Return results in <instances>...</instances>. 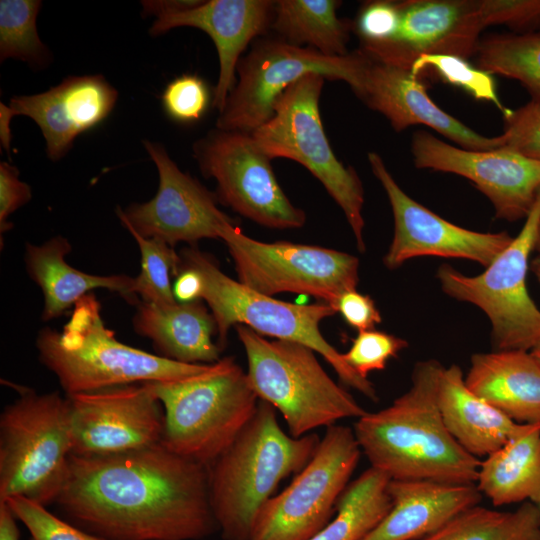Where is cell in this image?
Listing matches in <instances>:
<instances>
[{
    "mask_svg": "<svg viewBox=\"0 0 540 540\" xmlns=\"http://www.w3.org/2000/svg\"><path fill=\"white\" fill-rule=\"evenodd\" d=\"M444 367L435 359L416 363L411 387L392 404L357 419L354 433L371 467L391 480L475 484L481 461L447 430L438 406Z\"/></svg>",
    "mask_w": 540,
    "mask_h": 540,
    "instance_id": "2",
    "label": "cell"
},
{
    "mask_svg": "<svg viewBox=\"0 0 540 540\" xmlns=\"http://www.w3.org/2000/svg\"><path fill=\"white\" fill-rule=\"evenodd\" d=\"M475 56L478 68L518 81L532 100H540V31L488 35Z\"/></svg>",
    "mask_w": 540,
    "mask_h": 540,
    "instance_id": "32",
    "label": "cell"
},
{
    "mask_svg": "<svg viewBox=\"0 0 540 540\" xmlns=\"http://www.w3.org/2000/svg\"><path fill=\"white\" fill-rule=\"evenodd\" d=\"M540 224V193L520 233L477 276H466L443 264L437 270L448 296L479 307L492 326L495 350L530 351L540 341V309L529 295V257Z\"/></svg>",
    "mask_w": 540,
    "mask_h": 540,
    "instance_id": "10",
    "label": "cell"
},
{
    "mask_svg": "<svg viewBox=\"0 0 540 540\" xmlns=\"http://www.w3.org/2000/svg\"><path fill=\"white\" fill-rule=\"evenodd\" d=\"M39 360L58 379L66 396L154 381H177L206 371L210 364H187L128 346L105 326L101 305L87 294L58 332L42 329Z\"/></svg>",
    "mask_w": 540,
    "mask_h": 540,
    "instance_id": "4",
    "label": "cell"
},
{
    "mask_svg": "<svg viewBox=\"0 0 540 540\" xmlns=\"http://www.w3.org/2000/svg\"><path fill=\"white\" fill-rule=\"evenodd\" d=\"M138 244L141 255V270L135 277L134 292L141 301L160 306L177 302L170 282V273L177 274L180 255L173 247L155 238H144L129 231Z\"/></svg>",
    "mask_w": 540,
    "mask_h": 540,
    "instance_id": "34",
    "label": "cell"
},
{
    "mask_svg": "<svg viewBox=\"0 0 540 540\" xmlns=\"http://www.w3.org/2000/svg\"><path fill=\"white\" fill-rule=\"evenodd\" d=\"M248 362V379L258 396L279 411L289 434L299 438L367 411L326 373L315 351L287 340H268L236 325Z\"/></svg>",
    "mask_w": 540,
    "mask_h": 540,
    "instance_id": "7",
    "label": "cell"
},
{
    "mask_svg": "<svg viewBox=\"0 0 540 540\" xmlns=\"http://www.w3.org/2000/svg\"><path fill=\"white\" fill-rule=\"evenodd\" d=\"M117 90L102 75L69 76L49 90L0 103V139L10 150V122L14 116L31 118L41 129L47 156L57 161L80 134L104 121L117 102Z\"/></svg>",
    "mask_w": 540,
    "mask_h": 540,
    "instance_id": "20",
    "label": "cell"
},
{
    "mask_svg": "<svg viewBox=\"0 0 540 540\" xmlns=\"http://www.w3.org/2000/svg\"><path fill=\"white\" fill-rule=\"evenodd\" d=\"M388 493L391 510L362 540H421L482 499L475 484L426 480H390Z\"/></svg>",
    "mask_w": 540,
    "mask_h": 540,
    "instance_id": "23",
    "label": "cell"
},
{
    "mask_svg": "<svg viewBox=\"0 0 540 540\" xmlns=\"http://www.w3.org/2000/svg\"><path fill=\"white\" fill-rule=\"evenodd\" d=\"M132 324L162 357L187 364H213L220 359L222 349L212 339L216 321L200 300L170 306L140 301Z\"/></svg>",
    "mask_w": 540,
    "mask_h": 540,
    "instance_id": "25",
    "label": "cell"
},
{
    "mask_svg": "<svg viewBox=\"0 0 540 540\" xmlns=\"http://www.w3.org/2000/svg\"><path fill=\"white\" fill-rule=\"evenodd\" d=\"M421 540H540V510L531 501L509 512L476 505Z\"/></svg>",
    "mask_w": 540,
    "mask_h": 540,
    "instance_id": "31",
    "label": "cell"
},
{
    "mask_svg": "<svg viewBox=\"0 0 540 540\" xmlns=\"http://www.w3.org/2000/svg\"><path fill=\"white\" fill-rule=\"evenodd\" d=\"M71 453L68 398L21 389L0 415V501L21 496L55 503Z\"/></svg>",
    "mask_w": 540,
    "mask_h": 540,
    "instance_id": "8",
    "label": "cell"
},
{
    "mask_svg": "<svg viewBox=\"0 0 540 540\" xmlns=\"http://www.w3.org/2000/svg\"><path fill=\"white\" fill-rule=\"evenodd\" d=\"M30 533L31 540H107L69 523L46 506L21 496L4 500Z\"/></svg>",
    "mask_w": 540,
    "mask_h": 540,
    "instance_id": "36",
    "label": "cell"
},
{
    "mask_svg": "<svg viewBox=\"0 0 540 540\" xmlns=\"http://www.w3.org/2000/svg\"><path fill=\"white\" fill-rule=\"evenodd\" d=\"M31 199L30 186L20 180L19 170L7 162L0 163V231L12 227L8 217Z\"/></svg>",
    "mask_w": 540,
    "mask_h": 540,
    "instance_id": "42",
    "label": "cell"
},
{
    "mask_svg": "<svg viewBox=\"0 0 540 540\" xmlns=\"http://www.w3.org/2000/svg\"><path fill=\"white\" fill-rule=\"evenodd\" d=\"M534 250H536L538 253H540V224H539L538 231H537Z\"/></svg>",
    "mask_w": 540,
    "mask_h": 540,
    "instance_id": "47",
    "label": "cell"
},
{
    "mask_svg": "<svg viewBox=\"0 0 540 540\" xmlns=\"http://www.w3.org/2000/svg\"><path fill=\"white\" fill-rule=\"evenodd\" d=\"M40 0L0 1V61L19 59L35 69L52 61L47 46L40 40L36 19Z\"/></svg>",
    "mask_w": 540,
    "mask_h": 540,
    "instance_id": "33",
    "label": "cell"
},
{
    "mask_svg": "<svg viewBox=\"0 0 540 540\" xmlns=\"http://www.w3.org/2000/svg\"><path fill=\"white\" fill-rule=\"evenodd\" d=\"M164 412L162 444L210 466L254 416L259 398L233 357L220 358L201 374L147 382Z\"/></svg>",
    "mask_w": 540,
    "mask_h": 540,
    "instance_id": "5",
    "label": "cell"
},
{
    "mask_svg": "<svg viewBox=\"0 0 540 540\" xmlns=\"http://www.w3.org/2000/svg\"><path fill=\"white\" fill-rule=\"evenodd\" d=\"M70 252L71 244L63 236L53 237L41 245H26V269L30 278L42 290L44 321L61 316L97 288L115 291L131 302L137 301L134 292L135 277L82 272L66 262L65 256Z\"/></svg>",
    "mask_w": 540,
    "mask_h": 540,
    "instance_id": "26",
    "label": "cell"
},
{
    "mask_svg": "<svg viewBox=\"0 0 540 540\" xmlns=\"http://www.w3.org/2000/svg\"><path fill=\"white\" fill-rule=\"evenodd\" d=\"M161 100L165 113L172 120L191 123L205 114L212 99L208 85L201 77L183 74L167 84Z\"/></svg>",
    "mask_w": 540,
    "mask_h": 540,
    "instance_id": "37",
    "label": "cell"
},
{
    "mask_svg": "<svg viewBox=\"0 0 540 540\" xmlns=\"http://www.w3.org/2000/svg\"><path fill=\"white\" fill-rule=\"evenodd\" d=\"M319 442L315 433H285L275 408L259 400L249 423L209 466L210 505L223 540H250L260 508L283 479L304 468Z\"/></svg>",
    "mask_w": 540,
    "mask_h": 540,
    "instance_id": "3",
    "label": "cell"
},
{
    "mask_svg": "<svg viewBox=\"0 0 540 540\" xmlns=\"http://www.w3.org/2000/svg\"><path fill=\"white\" fill-rule=\"evenodd\" d=\"M275 1L271 0H144L143 16H155L149 29L159 36L177 27L202 30L215 44L219 76L212 106L223 110L235 87L236 68L247 46L270 30Z\"/></svg>",
    "mask_w": 540,
    "mask_h": 540,
    "instance_id": "18",
    "label": "cell"
},
{
    "mask_svg": "<svg viewBox=\"0 0 540 540\" xmlns=\"http://www.w3.org/2000/svg\"><path fill=\"white\" fill-rule=\"evenodd\" d=\"M390 478L371 467L348 484L336 506V516L309 540H362L392 508Z\"/></svg>",
    "mask_w": 540,
    "mask_h": 540,
    "instance_id": "30",
    "label": "cell"
},
{
    "mask_svg": "<svg viewBox=\"0 0 540 540\" xmlns=\"http://www.w3.org/2000/svg\"><path fill=\"white\" fill-rule=\"evenodd\" d=\"M531 270L536 276L539 284H540V255L537 256L535 259L531 262Z\"/></svg>",
    "mask_w": 540,
    "mask_h": 540,
    "instance_id": "45",
    "label": "cell"
},
{
    "mask_svg": "<svg viewBox=\"0 0 540 540\" xmlns=\"http://www.w3.org/2000/svg\"><path fill=\"white\" fill-rule=\"evenodd\" d=\"M478 490L495 506L540 503V423H522L498 450L481 461Z\"/></svg>",
    "mask_w": 540,
    "mask_h": 540,
    "instance_id": "28",
    "label": "cell"
},
{
    "mask_svg": "<svg viewBox=\"0 0 540 540\" xmlns=\"http://www.w3.org/2000/svg\"><path fill=\"white\" fill-rule=\"evenodd\" d=\"M353 30L361 41L360 47L387 42L395 34L399 22L398 1L376 0L362 5Z\"/></svg>",
    "mask_w": 540,
    "mask_h": 540,
    "instance_id": "41",
    "label": "cell"
},
{
    "mask_svg": "<svg viewBox=\"0 0 540 540\" xmlns=\"http://www.w3.org/2000/svg\"><path fill=\"white\" fill-rule=\"evenodd\" d=\"M485 27L505 25L516 34L540 31V0H478Z\"/></svg>",
    "mask_w": 540,
    "mask_h": 540,
    "instance_id": "40",
    "label": "cell"
},
{
    "mask_svg": "<svg viewBox=\"0 0 540 540\" xmlns=\"http://www.w3.org/2000/svg\"><path fill=\"white\" fill-rule=\"evenodd\" d=\"M530 353L540 364V341L530 350Z\"/></svg>",
    "mask_w": 540,
    "mask_h": 540,
    "instance_id": "46",
    "label": "cell"
},
{
    "mask_svg": "<svg viewBox=\"0 0 540 540\" xmlns=\"http://www.w3.org/2000/svg\"><path fill=\"white\" fill-rule=\"evenodd\" d=\"M437 400L449 433L476 458L487 457L501 448L522 424L474 394L456 364L444 367Z\"/></svg>",
    "mask_w": 540,
    "mask_h": 540,
    "instance_id": "27",
    "label": "cell"
},
{
    "mask_svg": "<svg viewBox=\"0 0 540 540\" xmlns=\"http://www.w3.org/2000/svg\"><path fill=\"white\" fill-rule=\"evenodd\" d=\"M354 430L327 427L304 468L260 508L250 540H309L336 511L361 456Z\"/></svg>",
    "mask_w": 540,
    "mask_h": 540,
    "instance_id": "11",
    "label": "cell"
},
{
    "mask_svg": "<svg viewBox=\"0 0 540 540\" xmlns=\"http://www.w3.org/2000/svg\"><path fill=\"white\" fill-rule=\"evenodd\" d=\"M407 346L408 342L402 338L372 329L359 332L343 357L359 375L367 378L370 372L383 370L388 360L397 357Z\"/></svg>",
    "mask_w": 540,
    "mask_h": 540,
    "instance_id": "38",
    "label": "cell"
},
{
    "mask_svg": "<svg viewBox=\"0 0 540 540\" xmlns=\"http://www.w3.org/2000/svg\"><path fill=\"white\" fill-rule=\"evenodd\" d=\"M325 80L310 73L290 85L276 103L273 117L251 134L271 159L296 161L322 183L364 252L363 185L354 168L336 157L324 131L319 99Z\"/></svg>",
    "mask_w": 540,
    "mask_h": 540,
    "instance_id": "9",
    "label": "cell"
},
{
    "mask_svg": "<svg viewBox=\"0 0 540 540\" xmlns=\"http://www.w3.org/2000/svg\"><path fill=\"white\" fill-rule=\"evenodd\" d=\"M411 72L419 79L427 74L437 76L477 100L493 103L502 114L508 110L499 100L492 75L472 66L464 58L444 54L423 55L413 63Z\"/></svg>",
    "mask_w": 540,
    "mask_h": 540,
    "instance_id": "35",
    "label": "cell"
},
{
    "mask_svg": "<svg viewBox=\"0 0 540 540\" xmlns=\"http://www.w3.org/2000/svg\"><path fill=\"white\" fill-rule=\"evenodd\" d=\"M220 239L233 259L238 281L261 294L310 295L336 310L339 297L357 288L359 260L346 252L286 241H258L243 234L236 223L227 225Z\"/></svg>",
    "mask_w": 540,
    "mask_h": 540,
    "instance_id": "12",
    "label": "cell"
},
{
    "mask_svg": "<svg viewBox=\"0 0 540 540\" xmlns=\"http://www.w3.org/2000/svg\"><path fill=\"white\" fill-rule=\"evenodd\" d=\"M180 265L197 272L200 278L199 300L211 309L217 324V344L222 349L231 327L245 325L260 335L297 342L320 354L339 379L377 402L373 384L359 375L344 360L343 353L321 334L320 322L337 313L330 304H294L256 292L224 274L212 258L196 248L180 254Z\"/></svg>",
    "mask_w": 540,
    "mask_h": 540,
    "instance_id": "6",
    "label": "cell"
},
{
    "mask_svg": "<svg viewBox=\"0 0 540 540\" xmlns=\"http://www.w3.org/2000/svg\"><path fill=\"white\" fill-rule=\"evenodd\" d=\"M502 146L528 158L540 161V100L503 114Z\"/></svg>",
    "mask_w": 540,
    "mask_h": 540,
    "instance_id": "39",
    "label": "cell"
},
{
    "mask_svg": "<svg viewBox=\"0 0 540 540\" xmlns=\"http://www.w3.org/2000/svg\"><path fill=\"white\" fill-rule=\"evenodd\" d=\"M143 145L157 168L158 189L147 202L118 207L122 225L171 247L178 242L220 239L223 229L235 221L218 208L216 194L181 171L162 144L144 140Z\"/></svg>",
    "mask_w": 540,
    "mask_h": 540,
    "instance_id": "15",
    "label": "cell"
},
{
    "mask_svg": "<svg viewBox=\"0 0 540 540\" xmlns=\"http://www.w3.org/2000/svg\"><path fill=\"white\" fill-rule=\"evenodd\" d=\"M399 22L385 43L360 47L380 61L408 69L423 55L468 59L475 55L485 27L478 0L398 1Z\"/></svg>",
    "mask_w": 540,
    "mask_h": 540,
    "instance_id": "21",
    "label": "cell"
},
{
    "mask_svg": "<svg viewBox=\"0 0 540 540\" xmlns=\"http://www.w3.org/2000/svg\"><path fill=\"white\" fill-rule=\"evenodd\" d=\"M411 152L417 168L470 180L490 200L496 217L508 222L526 219L540 193V161L507 147L468 150L417 131Z\"/></svg>",
    "mask_w": 540,
    "mask_h": 540,
    "instance_id": "17",
    "label": "cell"
},
{
    "mask_svg": "<svg viewBox=\"0 0 540 540\" xmlns=\"http://www.w3.org/2000/svg\"><path fill=\"white\" fill-rule=\"evenodd\" d=\"M66 397L70 409L71 455L119 454L162 442L163 407L147 382Z\"/></svg>",
    "mask_w": 540,
    "mask_h": 540,
    "instance_id": "16",
    "label": "cell"
},
{
    "mask_svg": "<svg viewBox=\"0 0 540 540\" xmlns=\"http://www.w3.org/2000/svg\"><path fill=\"white\" fill-rule=\"evenodd\" d=\"M17 517L6 501H0V540H20Z\"/></svg>",
    "mask_w": 540,
    "mask_h": 540,
    "instance_id": "44",
    "label": "cell"
},
{
    "mask_svg": "<svg viewBox=\"0 0 540 540\" xmlns=\"http://www.w3.org/2000/svg\"><path fill=\"white\" fill-rule=\"evenodd\" d=\"M340 5L337 0L275 1L270 30L291 45L326 56H345L353 22L337 16Z\"/></svg>",
    "mask_w": 540,
    "mask_h": 540,
    "instance_id": "29",
    "label": "cell"
},
{
    "mask_svg": "<svg viewBox=\"0 0 540 540\" xmlns=\"http://www.w3.org/2000/svg\"><path fill=\"white\" fill-rule=\"evenodd\" d=\"M465 383L515 422L540 423V364L530 351L474 354Z\"/></svg>",
    "mask_w": 540,
    "mask_h": 540,
    "instance_id": "24",
    "label": "cell"
},
{
    "mask_svg": "<svg viewBox=\"0 0 540 540\" xmlns=\"http://www.w3.org/2000/svg\"><path fill=\"white\" fill-rule=\"evenodd\" d=\"M367 156L394 217L393 239L383 258L388 269L420 256L462 258L487 267L511 243L513 237L507 232H477L438 216L400 188L379 154L369 152Z\"/></svg>",
    "mask_w": 540,
    "mask_h": 540,
    "instance_id": "19",
    "label": "cell"
},
{
    "mask_svg": "<svg viewBox=\"0 0 540 540\" xmlns=\"http://www.w3.org/2000/svg\"><path fill=\"white\" fill-rule=\"evenodd\" d=\"M202 175L217 182L219 202L271 229H296L306 222L279 185L271 158L251 133L214 129L194 142Z\"/></svg>",
    "mask_w": 540,
    "mask_h": 540,
    "instance_id": "14",
    "label": "cell"
},
{
    "mask_svg": "<svg viewBox=\"0 0 540 540\" xmlns=\"http://www.w3.org/2000/svg\"><path fill=\"white\" fill-rule=\"evenodd\" d=\"M361 51V63L351 89L370 109L381 113L396 132L426 125L459 147L492 150L502 146L500 135L485 137L443 111L428 96L424 83L404 69Z\"/></svg>",
    "mask_w": 540,
    "mask_h": 540,
    "instance_id": "22",
    "label": "cell"
},
{
    "mask_svg": "<svg viewBox=\"0 0 540 540\" xmlns=\"http://www.w3.org/2000/svg\"><path fill=\"white\" fill-rule=\"evenodd\" d=\"M361 62L358 50L326 56L309 47L291 45L278 37H260L236 68L238 79L219 113L216 128L252 133L274 115L286 89L303 76L316 73L351 86Z\"/></svg>",
    "mask_w": 540,
    "mask_h": 540,
    "instance_id": "13",
    "label": "cell"
},
{
    "mask_svg": "<svg viewBox=\"0 0 540 540\" xmlns=\"http://www.w3.org/2000/svg\"><path fill=\"white\" fill-rule=\"evenodd\" d=\"M336 310L348 325L359 332L372 330L382 321L374 300L357 290L344 292L336 303Z\"/></svg>",
    "mask_w": 540,
    "mask_h": 540,
    "instance_id": "43",
    "label": "cell"
},
{
    "mask_svg": "<svg viewBox=\"0 0 540 540\" xmlns=\"http://www.w3.org/2000/svg\"><path fill=\"white\" fill-rule=\"evenodd\" d=\"M73 524L107 540H201L217 530L209 466L162 443L69 459L55 501Z\"/></svg>",
    "mask_w": 540,
    "mask_h": 540,
    "instance_id": "1",
    "label": "cell"
}]
</instances>
